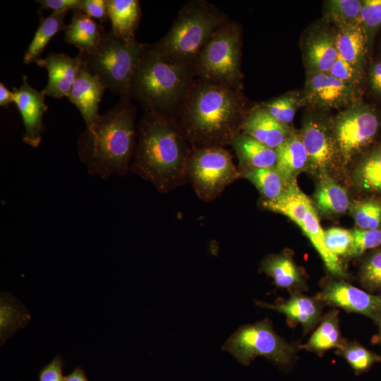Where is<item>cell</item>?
Wrapping results in <instances>:
<instances>
[{
    "label": "cell",
    "mask_w": 381,
    "mask_h": 381,
    "mask_svg": "<svg viewBox=\"0 0 381 381\" xmlns=\"http://www.w3.org/2000/svg\"><path fill=\"white\" fill-rule=\"evenodd\" d=\"M249 109L241 89L197 78L175 117L193 147H225L242 131Z\"/></svg>",
    "instance_id": "6da1fadb"
},
{
    "label": "cell",
    "mask_w": 381,
    "mask_h": 381,
    "mask_svg": "<svg viewBox=\"0 0 381 381\" xmlns=\"http://www.w3.org/2000/svg\"><path fill=\"white\" fill-rule=\"evenodd\" d=\"M137 128L131 171L160 193L188 183V162L194 148L176 117L145 111Z\"/></svg>",
    "instance_id": "7a4b0ae2"
},
{
    "label": "cell",
    "mask_w": 381,
    "mask_h": 381,
    "mask_svg": "<svg viewBox=\"0 0 381 381\" xmlns=\"http://www.w3.org/2000/svg\"><path fill=\"white\" fill-rule=\"evenodd\" d=\"M136 113L131 99L120 98L114 107L99 115L90 128L80 134L78 155L90 175L107 180L131 171L138 140Z\"/></svg>",
    "instance_id": "3957f363"
},
{
    "label": "cell",
    "mask_w": 381,
    "mask_h": 381,
    "mask_svg": "<svg viewBox=\"0 0 381 381\" xmlns=\"http://www.w3.org/2000/svg\"><path fill=\"white\" fill-rule=\"evenodd\" d=\"M195 79L192 68L167 61L145 44L131 81L129 99L140 102L145 111L175 116Z\"/></svg>",
    "instance_id": "277c9868"
},
{
    "label": "cell",
    "mask_w": 381,
    "mask_h": 381,
    "mask_svg": "<svg viewBox=\"0 0 381 381\" xmlns=\"http://www.w3.org/2000/svg\"><path fill=\"white\" fill-rule=\"evenodd\" d=\"M228 18L207 1H188L167 33L152 47L167 61L193 68L205 46Z\"/></svg>",
    "instance_id": "5b68a950"
},
{
    "label": "cell",
    "mask_w": 381,
    "mask_h": 381,
    "mask_svg": "<svg viewBox=\"0 0 381 381\" xmlns=\"http://www.w3.org/2000/svg\"><path fill=\"white\" fill-rule=\"evenodd\" d=\"M145 44L125 40L104 31L92 49L79 52L82 66L99 79L106 89L120 98L129 99V88Z\"/></svg>",
    "instance_id": "8992f818"
},
{
    "label": "cell",
    "mask_w": 381,
    "mask_h": 381,
    "mask_svg": "<svg viewBox=\"0 0 381 381\" xmlns=\"http://www.w3.org/2000/svg\"><path fill=\"white\" fill-rule=\"evenodd\" d=\"M242 30L228 18L199 54L193 70L197 78L241 89Z\"/></svg>",
    "instance_id": "52a82bcc"
},
{
    "label": "cell",
    "mask_w": 381,
    "mask_h": 381,
    "mask_svg": "<svg viewBox=\"0 0 381 381\" xmlns=\"http://www.w3.org/2000/svg\"><path fill=\"white\" fill-rule=\"evenodd\" d=\"M329 123L342 167L381 139V107L363 99L340 111Z\"/></svg>",
    "instance_id": "ba28073f"
},
{
    "label": "cell",
    "mask_w": 381,
    "mask_h": 381,
    "mask_svg": "<svg viewBox=\"0 0 381 381\" xmlns=\"http://www.w3.org/2000/svg\"><path fill=\"white\" fill-rule=\"evenodd\" d=\"M299 349L279 337L268 319L240 327L223 346L244 365L263 356L282 369L293 365Z\"/></svg>",
    "instance_id": "9c48e42d"
},
{
    "label": "cell",
    "mask_w": 381,
    "mask_h": 381,
    "mask_svg": "<svg viewBox=\"0 0 381 381\" xmlns=\"http://www.w3.org/2000/svg\"><path fill=\"white\" fill-rule=\"evenodd\" d=\"M240 177L232 155L225 147L193 149L188 162V179L202 201H213Z\"/></svg>",
    "instance_id": "30bf717a"
},
{
    "label": "cell",
    "mask_w": 381,
    "mask_h": 381,
    "mask_svg": "<svg viewBox=\"0 0 381 381\" xmlns=\"http://www.w3.org/2000/svg\"><path fill=\"white\" fill-rule=\"evenodd\" d=\"M299 133L308 154L307 171L318 179L325 176H332V173L342 164L329 121L308 118Z\"/></svg>",
    "instance_id": "8fae6325"
},
{
    "label": "cell",
    "mask_w": 381,
    "mask_h": 381,
    "mask_svg": "<svg viewBox=\"0 0 381 381\" xmlns=\"http://www.w3.org/2000/svg\"><path fill=\"white\" fill-rule=\"evenodd\" d=\"M302 94L305 106L320 109H344L363 99L364 91L329 73L306 72Z\"/></svg>",
    "instance_id": "7c38bea8"
},
{
    "label": "cell",
    "mask_w": 381,
    "mask_h": 381,
    "mask_svg": "<svg viewBox=\"0 0 381 381\" xmlns=\"http://www.w3.org/2000/svg\"><path fill=\"white\" fill-rule=\"evenodd\" d=\"M315 296L325 305L366 316L378 323L381 319V294L361 289L344 279L327 277Z\"/></svg>",
    "instance_id": "4fadbf2b"
},
{
    "label": "cell",
    "mask_w": 381,
    "mask_h": 381,
    "mask_svg": "<svg viewBox=\"0 0 381 381\" xmlns=\"http://www.w3.org/2000/svg\"><path fill=\"white\" fill-rule=\"evenodd\" d=\"M12 92L24 125L23 140L32 147H37L44 131V114L48 109L45 95L31 87L26 75L23 76L21 85L13 87Z\"/></svg>",
    "instance_id": "5bb4252c"
},
{
    "label": "cell",
    "mask_w": 381,
    "mask_h": 381,
    "mask_svg": "<svg viewBox=\"0 0 381 381\" xmlns=\"http://www.w3.org/2000/svg\"><path fill=\"white\" fill-rule=\"evenodd\" d=\"M48 73V83L42 93L54 98L68 97L82 66L80 59L64 54L52 53L35 61Z\"/></svg>",
    "instance_id": "9a60e30c"
},
{
    "label": "cell",
    "mask_w": 381,
    "mask_h": 381,
    "mask_svg": "<svg viewBox=\"0 0 381 381\" xmlns=\"http://www.w3.org/2000/svg\"><path fill=\"white\" fill-rule=\"evenodd\" d=\"M256 304L284 315L291 326L300 324L304 334L318 325L325 306L316 297H310L302 293H292L287 300H278L273 304L260 301H256Z\"/></svg>",
    "instance_id": "2e32d148"
},
{
    "label": "cell",
    "mask_w": 381,
    "mask_h": 381,
    "mask_svg": "<svg viewBox=\"0 0 381 381\" xmlns=\"http://www.w3.org/2000/svg\"><path fill=\"white\" fill-rule=\"evenodd\" d=\"M105 90L98 78L81 66L67 98L80 112L86 128H90L99 115V102Z\"/></svg>",
    "instance_id": "e0dca14e"
},
{
    "label": "cell",
    "mask_w": 381,
    "mask_h": 381,
    "mask_svg": "<svg viewBox=\"0 0 381 381\" xmlns=\"http://www.w3.org/2000/svg\"><path fill=\"white\" fill-rule=\"evenodd\" d=\"M241 132L276 150L294 131L290 126L277 121L260 105H257L250 109Z\"/></svg>",
    "instance_id": "ac0fdd59"
},
{
    "label": "cell",
    "mask_w": 381,
    "mask_h": 381,
    "mask_svg": "<svg viewBox=\"0 0 381 381\" xmlns=\"http://www.w3.org/2000/svg\"><path fill=\"white\" fill-rule=\"evenodd\" d=\"M303 50L306 72L329 73L338 56L335 32L326 28L312 30L303 42Z\"/></svg>",
    "instance_id": "d6986e66"
},
{
    "label": "cell",
    "mask_w": 381,
    "mask_h": 381,
    "mask_svg": "<svg viewBox=\"0 0 381 381\" xmlns=\"http://www.w3.org/2000/svg\"><path fill=\"white\" fill-rule=\"evenodd\" d=\"M260 270L271 277L277 287L286 289L290 294L302 293L308 289L303 270L288 250L265 257Z\"/></svg>",
    "instance_id": "ffe728a7"
},
{
    "label": "cell",
    "mask_w": 381,
    "mask_h": 381,
    "mask_svg": "<svg viewBox=\"0 0 381 381\" xmlns=\"http://www.w3.org/2000/svg\"><path fill=\"white\" fill-rule=\"evenodd\" d=\"M351 178L363 196H381V139L355 159Z\"/></svg>",
    "instance_id": "44dd1931"
},
{
    "label": "cell",
    "mask_w": 381,
    "mask_h": 381,
    "mask_svg": "<svg viewBox=\"0 0 381 381\" xmlns=\"http://www.w3.org/2000/svg\"><path fill=\"white\" fill-rule=\"evenodd\" d=\"M231 146L238 160L239 173L255 169L274 168L276 166V150L246 133L241 132L237 135Z\"/></svg>",
    "instance_id": "7402d4cb"
},
{
    "label": "cell",
    "mask_w": 381,
    "mask_h": 381,
    "mask_svg": "<svg viewBox=\"0 0 381 381\" xmlns=\"http://www.w3.org/2000/svg\"><path fill=\"white\" fill-rule=\"evenodd\" d=\"M351 202L346 188L332 176L318 179L313 202L317 213L325 217H339L349 210Z\"/></svg>",
    "instance_id": "603a6c76"
},
{
    "label": "cell",
    "mask_w": 381,
    "mask_h": 381,
    "mask_svg": "<svg viewBox=\"0 0 381 381\" xmlns=\"http://www.w3.org/2000/svg\"><path fill=\"white\" fill-rule=\"evenodd\" d=\"M301 229L320 255L330 274L334 278L348 279L349 274L342 261L332 254L326 246L324 230L320 224L318 214L313 204L308 210Z\"/></svg>",
    "instance_id": "cb8c5ba5"
},
{
    "label": "cell",
    "mask_w": 381,
    "mask_h": 381,
    "mask_svg": "<svg viewBox=\"0 0 381 381\" xmlns=\"http://www.w3.org/2000/svg\"><path fill=\"white\" fill-rule=\"evenodd\" d=\"M108 18L111 23V32L125 40H135L142 16L138 0H107Z\"/></svg>",
    "instance_id": "d4e9b609"
},
{
    "label": "cell",
    "mask_w": 381,
    "mask_h": 381,
    "mask_svg": "<svg viewBox=\"0 0 381 381\" xmlns=\"http://www.w3.org/2000/svg\"><path fill=\"white\" fill-rule=\"evenodd\" d=\"M275 168L288 182L296 180L297 176L307 171L308 157L299 131L294 133L276 150Z\"/></svg>",
    "instance_id": "484cf974"
},
{
    "label": "cell",
    "mask_w": 381,
    "mask_h": 381,
    "mask_svg": "<svg viewBox=\"0 0 381 381\" xmlns=\"http://www.w3.org/2000/svg\"><path fill=\"white\" fill-rule=\"evenodd\" d=\"M312 204L310 198L300 189L296 180L289 182L277 198L261 201L263 208L287 217L300 228Z\"/></svg>",
    "instance_id": "4316f807"
},
{
    "label": "cell",
    "mask_w": 381,
    "mask_h": 381,
    "mask_svg": "<svg viewBox=\"0 0 381 381\" xmlns=\"http://www.w3.org/2000/svg\"><path fill=\"white\" fill-rule=\"evenodd\" d=\"M339 313V310L334 308L322 317L309 340L301 345L300 349L318 354L332 349H342L348 341L341 334Z\"/></svg>",
    "instance_id": "83f0119b"
},
{
    "label": "cell",
    "mask_w": 381,
    "mask_h": 381,
    "mask_svg": "<svg viewBox=\"0 0 381 381\" xmlns=\"http://www.w3.org/2000/svg\"><path fill=\"white\" fill-rule=\"evenodd\" d=\"M105 30L80 10L73 12L71 22L64 30V40L74 45L79 52H88L99 42Z\"/></svg>",
    "instance_id": "f1b7e54d"
},
{
    "label": "cell",
    "mask_w": 381,
    "mask_h": 381,
    "mask_svg": "<svg viewBox=\"0 0 381 381\" xmlns=\"http://www.w3.org/2000/svg\"><path fill=\"white\" fill-rule=\"evenodd\" d=\"M335 44L339 56L351 64L365 70L370 53L362 26L337 30Z\"/></svg>",
    "instance_id": "f546056e"
},
{
    "label": "cell",
    "mask_w": 381,
    "mask_h": 381,
    "mask_svg": "<svg viewBox=\"0 0 381 381\" xmlns=\"http://www.w3.org/2000/svg\"><path fill=\"white\" fill-rule=\"evenodd\" d=\"M67 13L53 12L48 17L41 16L38 28L23 56L25 64L39 59L50 40L57 32L66 30L67 25L64 23V18Z\"/></svg>",
    "instance_id": "4dcf8cb0"
},
{
    "label": "cell",
    "mask_w": 381,
    "mask_h": 381,
    "mask_svg": "<svg viewBox=\"0 0 381 381\" xmlns=\"http://www.w3.org/2000/svg\"><path fill=\"white\" fill-rule=\"evenodd\" d=\"M30 315L24 306L10 293L0 296V340L2 346L18 329L27 325Z\"/></svg>",
    "instance_id": "1f68e13d"
},
{
    "label": "cell",
    "mask_w": 381,
    "mask_h": 381,
    "mask_svg": "<svg viewBox=\"0 0 381 381\" xmlns=\"http://www.w3.org/2000/svg\"><path fill=\"white\" fill-rule=\"evenodd\" d=\"M240 176L252 183L258 190L262 200L265 201L272 200L279 197L289 183L282 176L275 167L245 171L240 173Z\"/></svg>",
    "instance_id": "d6a6232c"
},
{
    "label": "cell",
    "mask_w": 381,
    "mask_h": 381,
    "mask_svg": "<svg viewBox=\"0 0 381 381\" xmlns=\"http://www.w3.org/2000/svg\"><path fill=\"white\" fill-rule=\"evenodd\" d=\"M363 0H329L325 3V17L337 30L361 26Z\"/></svg>",
    "instance_id": "836d02e7"
},
{
    "label": "cell",
    "mask_w": 381,
    "mask_h": 381,
    "mask_svg": "<svg viewBox=\"0 0 381 381\" xmlns=\"http://www.w3.org/2000/svg\"><path fill=\"white\" fill-rule=\"evenodd\" d=\"M349 212L356 228L381 229V196L367 195L351 200Z\"/></svg>",
    "instance_id": "e575fe53"
},
{
    "label": "cell",
    "mask_w": 381,
    "mask_h": 381,
    "mask_svg": "<svg viewBox=\"0 0 381 381\" xmlns=\"http://www.w3.org/2000/svg\"><path fill=\"white\" fill-rule=\"evenodd\" d=\"M259 105L277 121L289 126L305 102L302 92L290 91Z\"/></svg>",
    "instance_id": "d590c367"
},
{
    "label": "cell",
    "mask_w": 381,
    "mask_h": 381,
    "mask_svg": "<svg viewBox=\"0 0 381 381\" xmlns=\"http://www.w3.org/2000/svg\"><path fill=\"white\" fill-rule=\"evenodd\" d=\"M358 279L361 285L368 292L381 294V247L363 255Z\"/></svg>",
    "instance_id": "8d00e7d4"
},
{
    "label": "cell",
    "mask_w": 381,
    "mask_h": 381,
    "mask_svg": "<svg viewBox=\"0 0 381 381\" xmlns=\"http://www.w3.org/2000/svg\"><path fill=\"white\" fill-rule=\"evenodd\" d=\"M336 353L344 357L353 370L358 373L366 372L375 363L381 361V356L375 353L358 342H347Z\"/></svg>",
    "instance_id": "74e56055"
},
{
    "label": "cell",
    "mask_w": 381,
    "mask_h": 381,
    "mask_svg": "<svg viewBox=\"0 0 381 381\" xmlns=\"http://www.w3.org/2000/svg\"><path fill=\"white\" fill-rule=\"evenodd\" d=\"M361 20L371 57L375 37L381 30V0H363Z\"/></svg>",
    "instance_id": "f35d334b"
},
{
    "label": "cell",
    "mask_w": 381,
    "mask_h": 381,
    "mask_svg": "<svg viewBox=\"0 0 381 381\" xmlns=\"http://www.w3.org/2000/svg\"><path fill=\"white\" fill-rule=\"evenodd\" d=\"M351 231L353 243L348 258H358L367 252L381 247V229L364 230L356 227Z\"/></svg>",
    "instance_id": "ab89813d"
},
{
    "label": "cell",
    "mask_w": 381,
    "mask_h": 381,
    "mask_svg": "<svg viewBox=\"0 0 381 381\" xmlns=\"http://www.w3.org/2000/svg\"><path fill=\"white\" fill-rule=\"evenodd\" d=\"M325 241L328 250L339 258H347L353 243L352 231L341 227L324 230Z\"/></svg>",
    "instance_id": "60d3db41"
},
{
    "label": "cell",
    "mask_w": 381,
    "mask_h": 381,
    "mask_svg": "<svg viewBox=\"0 0 381 381\" xmlns=\"http://www.w3.org/2000/svg\"><path fill=\"white\" fill-rule=\"evenodd\" d=\"M329 73L345 83L363 89L365 70L351 64L339 55Z\"/></svg>",
    "instance_id": "b9f144b4"
},
{
    "label": "cell",
    "mask_w": 381,
    "mask_h": 381,
    "mask_svg": "<svg viewBox=\"0 0 381 381\" xmlns=\"http://www.w3.org/2000/svg\"><path fill=\"white\" fill-rule=\"evenodd\" d=\"M370 96L381 103V56H371L365 70V82Z\"/></svg>",
    "instance_id": "7bdbcfd3"
},
{
    "label": "cell",
    "mask_w": 381,
    "mask_h": 381,
    "mask_svg": "<svg viewBox=\"0 0 381 381\" xmlns=\"http://www.w3.org/2000/svg\"><path fill=\"white\" fill-rule=\"evenodd\" d=\"M80 11L101 23L106 22L109 18L107 0H83Z\"/></svg>",
    "instance_id": "ee69618b"
},
{
    "label": "cell",
    "mask_w": 381,
    "mask_h": 381,
    "mask_svg": "<svg viewBox=\"0 0 381 381\" xmlns=\"http://www.w3.org/2000/svg\"><path fill=\"white\" fill-rule=\"evenodd\" d=\"M64 361L60 355L56 356L39 373L40 381H63Z\"/></svg>",
    "instance_id": "f6af8a7d"
},
{
    "label": "cell",
    "mask_w": 381,
    "mask_h": 381,
    "mask_svg": "<svg viewBox=\"0 0 381 381\" xmlns=\"http://www.w3.org/2000/svg\"><path fill=\"white\" fill-rule=\"evenodd\" d=\"M83 0H37L40 11L52 10L53 12H66L81 10Z\"/></svg>",
    "instance_id": "bcb514c9"
},
{
    "label": "cell",
    "mask_w": 381,
    "mask_h": 381,
    "mask_svg": "<svg viewBox=\"0 0 381 381\" xmlns=\"http://www.w3.org/2000/svg\"><path fill=\"white\" fill-rule=\"evenodd\" d=\"M14 102V97L12 91H10L5 85L0 83V106L8 107L10 104Z\"/></svg>",
    "instance_id": "7dc6e473"
},
{
    "label": "cell",
    "mask_w": 381,
    "mask_h": 381,
    "mask_svg": "<svg viewBox=\"0 0 381 381\" xmlns=\"http://www.w3.org/2000/svg\"><path fill=\"white\" fill-rule=\"evenodd\" d=\"M63 381H89L85 372L80 367L75 368L69 375L64 377Z\"/></svg>",
    "instance_id": "c3c4849f"
},
{
    "label": "cell",
    "mask_w": 381,
    "mask_h": 381,
    "mask_svg": "<svg viewBox=\"0 0 381 381\" xmlns=\"http://www.w3.org/2000/svg\"><path fill=\"white\" fill-rule=\"evenodd\" d=\"M377 34H380V36L379 42H378L379 54L377 56H381V30Z\"/></svg>",
    "instance_id": "681fc988"
},
{
    "label": "cell",
    "mask_w": 381,
    "mask_h": 381,
    "mask_svg": "<svg viewBox=\"0 0 381 381\" xmlns=\"http://www.w3.org/2000/svg\"><path fill=\"white\" fill-rule=\"evenodd\" d=\"M377 325L379 326V329H378V333H377V336L375 337V338L381 337V319L378 322Z\"/></svg>",
    "instance_id": "f907efd6"
},
{
    "label": "cell",
    "mask_w": 381,
    "mask_h": 381,
    "mask_svg": "<svg viewBox=\"0 0 381 381\" xmlns=\"http://www.w3.org/2000/svg\"><path fill=\"white\" fill-rule=\"evenodd\" d=\"M375 342L381 346V337L375 338Z\"/></svg>",
    "instance_id": "816d5d0a"
}]
</instances>
